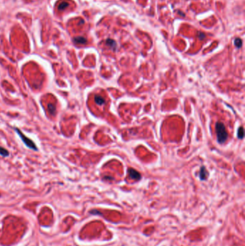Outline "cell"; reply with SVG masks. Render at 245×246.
<instances>
[{
  "mask_svg": "<svg viewBox=\"0 0 245 246\" xmlns=\"http://www.w3.org/2000/svg\"><path fill=\"white\" fill-rule=\"evenodd\" d=\"M199 177L201 180H206L208 177V172L205 166H202L201 168L200 171H199Z\"/></svg>",
  "mask_w": 245,
  "mask_h": 246,
  "instance_id": "obj_4",
  "label": "cell"
},
{
  "mask_svg": "<svg viewBox=\"0 0 245 246\" xmlns=\"http://www.w3.org/2000/svg\"><path fill=\"white\" fill-rule=\"evenodd\" d=\"M237 136H238V138L239 139H242L244 138V129L242 127H240L239 128L238 132H237Z\"/></svg>",
  "mask_w": 245,
  "mask_h": 246,
  "instance_id": "obj_10",
  "label": "cell"
},
{
  "mask_svg": "<svg viewBox=\"0 0 245 246\" xmlns=\"http://www.w3.org/2000/svg\"><path fill=\"white\" fill-rule=\"evenodd\" d=\"M74 42L78 44H86V39L83 37H77L74 38Z\"/></svg>",
  "mask_w": 245,
  "mask_h": 246,
  "instance_id": "obj_7",
  "label": "cell"
},
{
  "mask_svg": "<svg viewBox=\"0 0 245 246\" xmlns=\"http://www.w3.org/2000/svg\"><path fill=\"white\" fill-rule=\"evenodd\" d=\"M234 45L237 47V48H241L242 45V41L240 38H236L234 40Z\"/></svg>",
  "mask_w": 245,
  "mask_h": 246,
  "instance_id": "obj_11",
  "label": "cell"
},
{
  "mask_svg": "<svg viewBox=\"0 0 245 246\" xmlns=\"http://www.w3.org/2000/svg\"><path fill=\"white\" fill-rule=\"evenodd\" d=\"M48 107V112H49L51 115H55V114H56V107L54 104H51V103H50V104H48V107Z\"/></svg>",
  "mask_w": 245,
  "mask_h": 246,
  "instance_id": "obj_6",
  "label": "cell"
},
{
  "mask_svg": "<svg viewBox=\"0 0 245 246\" xmlns=\"http://www.w3.org/2000/svg\"><path fill=\"white\" fill-rule=\"evenodd\" d=\"M128 174L129 177L132 179H134V180L136 181H139L141 179V174H140L137 171L134 169V168H129Z\"/></svg>",
  "mask_w": 245,
  "mask_h": 246,
  "instance_id": "obj_3",
  "label": "cell"
},
{
  "mask_svg": "<svg viewBox=\"0 0 245 246\" xmlns=\"http://www.w3.org/2000/svg\"><path fill=\"white\" fill-rule=\"evenodd\" d=\"M15 130L16 131V133H17V135L19 136V138H21V140H22V142H24V144L28 148H30V149L33 150H37V146L35 144V142L32 140L31 139H30L29 138H27V136H25V134L22 133V132L19 130V129L18 128H15Z\"/></svg>",
  "mask_w": 245,
  "mask_h": 246,
  "instance_id": "obj_2",
  "label": "cell"
},
{
  "mask_svg": "<svg viewBox=\"0 0 245 246\" xmlns=\"http://www.w3.org/2000/svg\"><path fill=\"white\" fill-rule=\"evenodd\" d=\"M0 155H1V156H3V157H7V156H8L9 155H10V153H9V151L7 149H5V148H3V147L0 146Z\"/></svg>",
  "mask_w": 245,
  "mask_h": 246,
  "instance_id": "obj_9",
  "label": "cell"
},
{
  "mask_svg": "<svg viewBox=\"0 0 245 246\" xmlns=\"http://www.w3.org/2000/svg\"><path fill=\"white\" fill-rule=\"evenodd\" d=\"M94 100H95V102L96 103L99 105H103L105 103V100L103 97H101V96L96 95L95 97H94Z\"/></svg>",
  "mask_w": 245,
  "mask_h": 246,
  "instance_id": "obj_5",
  "label": "cell"
},
{
  "mask_svg": "<svg viewBox=\"0 0 245 246\" xmlns=\"http://www.w3.org/2000/svg\"><path fill=\"white\" fill-rule=\"evenodd\" d=\"M216 133H217V141L219 143H223L226 142L228 138V133L226 132V127H225L223 123L219 122L216 124Z\"/></svg>",
  "mask_w": 245,
  "mask_h": 246,
  "instance_id": "obj_1",
  "label": "cell"
},
{
  "mask_svg": "<svg viewBox=\"0 0 245 246\" xmlns=\"http://www.w3.org/2000/svg\"><path fill=\"white\" fill-rule=\"evenodd\" d=\"M68 4L67 2H63V3H61V4H60V5H59L58 10H65V9L66 8V7H68Z\"/></svg>",
  "mask_w": 245,
  "mask_h": 246,
  "instance_id": "obj_12",
  "label": "cell"
},
{
  "mask_svg": "<svg viewBox=\"0 0 245 246\" xmlns=\"http://www.w3.org/2000/svg\"><path fill=\"white\" fill-rule=\"evenodd\" d=\"M106 45L110 46L111 48H113V49H115L117 48V43L115 40H112V39H108L106 40Z\"/></svg>",
  "mask_w": 245,
  "mask_h": 246,
  "instance_id": "obj_8",
  "label": "cell"
}]
</instances>
